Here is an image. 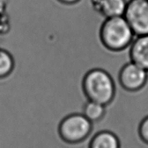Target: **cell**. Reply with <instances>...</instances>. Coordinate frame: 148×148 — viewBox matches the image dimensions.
<instances>
[{"label":"cell","instance_id":"12","mask_svg":"<svg viewBox=\"0 0 148 148\" xmlns=\"http://www.w3.org/2000/svg\"><path fill=\"white\" fill-rule=\"evenodd\" d=\"M58 1L65 4H76V3H77L80 0H58Z\"/></svg>","mask_w":148,"mask_h":148},{"label":"cell","instance_id":"2","mask_svg":"<svg viewBox=\"0 0 148 148\" xmlns=\"http://www.w3.org/2000/svg\"><path fill=\"white\" fill-rule=\"evenodd\" d=\"M135 38L124 16L106 18L100 29V39L105 48L121 51L130 46Z\"/></svg>","mask_w":148,"mask_h":148},{"label":"cell","instance_id":"11","mask_svg":"<svg viewBox=\"0 0 148 148\" xmlns=\"http://www.w3.org/2000/svg\"><path fill=\"white\" fill-rule=\"evenodd\" d=\"M138 134L140 140L148 145V116L145 117L138 127Z\"/></svg>","mask_w":148,"mask_h":148},{"label":"cell","instance_id":"7","mask_svg":"<svg viewBox=\"0 0 148 148\" xmlns=\"http://www.w3.org/2000/svg\"><path fill=\"white\" fill-rule=\"evenodd\" d=\"M88 148H121V143L114 133L104 130L92 137Z\"/></svg>","mask_w":148,"mask_h":148},{"label":"cell","instance_id":"4","mask_svg":"<svg viewBox=\"0 0 148 148\" xmlns=\"http://www.w3.org/2000/svg\"><path fill=\"white\" fill-rule=\"evenodd\" d=\"M124 17L135 36L148 34V0H130Z\"/></svg>","mask_w":148,"mask_h":148},{"label":"cell","instance_id":"6","mask_svg":"<svg viewBox=\"0 0 148 148\" xmlns=\"http://www.w3.org/2000/svg\"><path fill=\"white\" fill-rule=\"evenodd\" d=\"M131 62L148 72V34L136 36L130 45Z\"/></svg>","mask_w":148,"mask_h":148},{"label":"cell","instance_id":"10","mask_svg":"<svg viewBox=\"0 0 148 148\" xmlns=\"http://www.w3.org/2000/svg\"><path fill=\"white\" fill-rule=\"evenodd\" d=\"M14 67V61L10 52L0 49V79L8 77Z\"/></svg>","mask_w":148,"mask_h":148},{"label":"cell","instance_id":"8","mask_svg":"<svg viewBox=\"0 0 148 148\" xmlns=\"http://www.w3.org/2000/svg\"><path fill=\"white\" fill-rule=\"evenodd\" d=\"M127 2L126 0H101L100 10L106 18L124 16Z\"/></svg>","mask_w":148,"mask_h":148},{"label":"cell","instance_id":"3","mask_svg":"<svg viewBox=\"0 0 148 148\" xmlns=\"http://www.w3.org/2000/svg\"><path fill=\"white\" fill-rule=\"evenodd\" d=\"M92 130V123L82 114L66 116L59 125L61 139L68 144L75 145L86 140Z\"/></svg>","mask_w":148,"mask_h":148},{"label":"cell","instance_id":"9","mask_svg":"<svg viewBox=\"0 0 148 148\" xmlns=\"http://www.w3.org/2000/svg\"><path fill=\"white\" fill-rule=\"evenodd\" d=\"M106 113V106L94 101H88L83 108V114L92 123L97 122L103 119Z\"/></svg>","mask_w":148,"mask_h":148},{"label":"cell","instance_id":"5","mask_svg":"<svg viewBox=\"0 0 148 148\" xmlns=\"http://www.w3.org/2000/svg\"><path fill=\"white\" fill-rule=\"evenodd\" d=\"M148 80V72L132 62L123 66L119 75V81L123 89L137 92L143 89Z\"/></svg>","mask_w":148,"mask_h":148},{"label":"cell","instance_id":"1","mask_svg":"<svg viewBox=\"0 0 148 148\" xmlns=\"http://www.w3.org/2000/svg\"><path fill=\"white\" fill-rule=\"evenodd\" d=\"M82 89L88 101L106 106L112 102L116 94V85L112 77L106 71L98 68L85 74Z\"/></svg>","mask_w":148,"mask_h":148}]
</instances>
